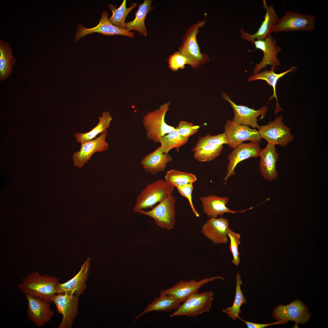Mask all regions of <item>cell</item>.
I'll return each instance as SVG.
<instances>
[{"label":"cell","mask_w":328,"mask_h":328,"mask_svg":"<svg viewBox=\"0 0 328 328\" xmlns=\"http://www.w3.org/2000/svg\"><path fill=\"white\" fill-rule=\"evenodd\" d=\"M59 279L54 276L41 275L38 272L31 273L24 278L18 286L25 295H29L49 301L57 294Z\"/></svg>","instance_id":"1"},{"label":"cell","mask_w":328,"mask_h":328,"mask_svg":"<svg viewBox=\"0 0 328 328\" xmlns=\"http://www.w3.org/2000/svg\"><path fill=\"white\" fill-rule=\"evenodd\" d=\"M174 188L165 179H159L148 184L136 198L133 212L152 207L172 194Z\"/></svg>","instance_id":"2"},{"label":"cell","mask_w":328,"mask_h":328,"mask_svg":"<svg viewBox=\"0 0 328 328\" xmlns=\"http://www.w3.org/2000/svg\"><path fill=\"white\" fill-rule=\"evenodd\" d=\"M206 21V19L199 21L189 28L179 48L178 51L188 59L190 66L193 68H197L210 60L207 54L200 52L196 39L199 28L204 26Z\"/></svg>","instance_id":"3"},{"label":"cell","mask_w":328,"mask_h":328,"mask_svg":"<svg viewBox=\"0 0 328 328\" xmlns=\"http://www.w3.org/2000/svg\"><path fill=\"white\" fill-rule=\"evenodd\" d=\"M170 102L161 105L159 108L150 112L143 116V124L148 139L155 143L159 142L163 136L175 129L165 122V118L169 110Z\"/></svg>","instance_id":"4"},{"label":"cell","mask_w":328,"mask_h":328,"mask_svg":"<svg viewBox=\"0 0 328 328\" xmlns=\"http://www.w3.org/2000/svg\"><path fill=\"white\" fill-rule=\"evenodd\" d=\"M214 299V294L211 291L195 292L188 297L169 316L195 317L209 312Z\"/></svg>","instance_id":"5"},{"label":"cell","mask_w":328,"mask_h":328,"mask_svg":"<svg viewBox=\"0 0 328 328\" xmlns=\"http://www.w3.org/2000/svg\"><path fill=\"white\" fill-rule=\"evenodd\" d=\"M176 202L172 194L152 210L148 211L142 210L138 213L151 217L156 224L162 228L170 230L176 224Z\"/></svg>","instance_id":"6"},{"label":"cell","mask_w":328,"mask_h":328,"mask_svg":"<svg viewBox=\"0 0 328 328\" xmlns=\"http://www.w3.org/2000/svg\"><path fill=\"white\" fill-rule=\"evenodd\" d=\"M316 17L294 11H287L279 19L274 32L294 31L311 32L315 29Z\"/></svg>","instance_id":"7"},{"label":"cell","mask_w":328,"mask_h":328,"mask_svg":"<svg viewBox=\"0 0 328 328\" xmlns=\"http://www.w3.org/2000/svg\"><path fill=\"white\" fill-rule=\"evenodd\" d=\"M290 131V128L283 122L282 116H280L261 126L258 132L261 138L265 139L268 143L285 146L294 139Z\"/></svg>","instance_id":"8"},{"label":"cell","mask_w":328,"mask_h":328,"mask_svg":"<svg viewBox=\"0 0 328 328\" xmlns=\"http://www.w3.org/2000/svg\"><path fill=\"white\" fill-rule=\"evenodd\" d=\"M78 296L68 293L57 294L50 299L56 305L58 312L62 316L59 328L71 327L78 313Z\"/></svg>","instance_id":"9"},{"label":"cell","mask_w":328,"mask_h":328,"mask_svg":"<svg viewBox=\"0 0 328 328\" xmlns=\"http://www.w3.org/2000/svg\"><path fill=\"white\" fill-rule=\"evenodd\" d=\"M272 316L277 320L292 321L304 325L310 319L311 314L306 305L296 299L288 305H278L274 309Z\"/></svg>","instance_id":"10"},{"label":"cell","mask_w":328,"mask_h":328,"mask_svg":"<svg viewBox=\"0 0 328 328\" xmlns=\"http://www.w3.org/2000/svg\"><path fill=\"white\" fill-rule=\"evenodd\" d=\"M260 142L251 141L247 143H242L233 149L227 158L228 162L224 177L225 183H226L230 177L235 174V169L240 162L251 157L259 156L262 149L259 145Z\"/></svg>","instance_id":"11"},{"label":"cell","mask_w":328,"mask_h":328,"mask_svg":"<svg viewBox=\"0 0 328 328\" xmlns=\"http://www.w3.org/2000/svg\"><path fill=\"white\" fill-rule=\"evenodd\" d=\"M222 97L230 103L232 108L234 115L232 121L234 123L241 125L251 126L254 128L259 129L261 126L257 123V118L261 116V119L265 116L267 111L266 106H261L258 110H255L247 106L236 104L231 99L229 96L225 93H222Z\"/></svg>","instance_id":"12"},{"label":"cell","mask_w":328,"mask_h":328,"mask_svg":"<svg viewBox=\"0 0 328 328\" xmlns=\"http://www.w3.org/2000/svg\"><path fill=\"white\" fill-rule=\"evenodd\" d=\"M276 43V39L272 36L264 40L254 41L253 44L255 49L261 50L263 53V56L261 62L255 64L253 70L254 74L259 73L261 70L269 65L274 70L277 66L281 65L277 55L282 51V49Z\"/></svg>","instance_id":"13"},{"label":"cell","mask_w":328,"mask_h":328,"mask_svg":"<svg viewBox=\"0 0 328 328\" xmlns=\"http://www.w3.org/2000/svg\"><path fill=\"white\" fill-rule=\"evenodd\" d=\"M108 13L104 11L101 13L99 23L91 28H86L82 25L78 26L74 41H77L89 34L97 32L102 35L112 36L114 35H122L130 38L134 37V34L126 29H123L113 25L108 18Z\"/></svg>","instance_id":"14"},{"label":"cell","mask_w":328,"mask_h":328,"mask_svg":"<svg viewBox=\"0 0 328 328\" xmlns=\"http://www.w3.org/2000/svg\"><path fill=\"white\" fill-rule=\"evenodd\" d=\"M224 129L228 141L227 145L233 149L246 141L261 140L258 131L251 128L249 126L236 124L230 120L226 121Z\"/></svg>","instance_id":"15"},{"label":"cell","mask_w":328,"mask_h":328,"mask_svg":"<svg viewBox=\"0 0 328 328\" xmlns=\"http://www.w3.org/2000/svg\"><path fill=\"white\" fill-rule=\"evenodd\" d=\"M263 5L265 11L264 19L257 31L253 34H251L242 28L240 30L242 39L252 44L255 40H264L272 36L279 19L273 6L268 5L265 0L263 1Z\"/></svg>","instance_id":"16"},{"label":"cell","mask_w":328,"mask_h":328,"mask_svg":"<svg viewBox=\"0 0 328 328\" xmlns=\"http://www.w3.org/2000/svg\"><path fill=\"white\" fill-rule=\"evenodd\" d=\"M107 134L106 130L95 138L80 143L79 150L73 155L74 166L82 168L95 153L107 151L108 149V145L106 140Z\"/></svg>","instance_id":"17"},{"label":"cell","mask_w":328,"mask_h":328,"mask_svg":"<svg viewBox=\"0 0 328 328\" xmlns=\"http://www.w3.org/2000/svg\"><path fill=\"white\" fill-rule=\"evenodd\" d=\"M28 302L27 315L36 326L40 327L50 321L53 315L50 301L29 295H25Z\"/></svg>","instance_id":"18"},{"label":"cell","mask_w":328,"mask_h":328,"mask_svg":"<svg viewBox=\"0 0 328 328\" xmlns=\"http://www.w3.org/2000/svg\"><path fill=\"white\" fill-rule=\"evenodd\" d=\"M218 279L224 281V278L220 276L203 278L199 281L194 279L187 281L181 280L173 286L161 291L159 293L160 296L171 295L180 299L183 303L190 296L198 291L202 286L209 282Z\"/></svg>","instance_id":"19"},{"label":"cell","mask_w":328,"mask_h":328,"mask_svg":"<svg viewBox=\"0 0 328 328\" xmlns=\"http://www.w3.org/2000/svg\"><path fill=\"white\" fill-rule=\"evenodd\" d=\"M228 220L222 217L209 218L202 227L203 234L214 244H227L229 228Z\"/></svg>","instance_id":"20"},{"label":"cell","mask_w":328,"mask_h":328,"mask_svg":"<svg viewBox=\"0 0 328 328\" xmlns=\"http://www.w3.org/2000/svg\"><path fill=\"white\" fill-rule=\"evenodd\" d=\"M229 200L228 197L220 196L214 195L200 198L203 212L209 218H217L219 216L222 217L225 213L235 214L237 213H244L246 210L252 208L250 207L240 211L231 210L226 206Z\"/></svg>","instance_id":"21"},{"label":"cell","mask_w":328,"mask_h":328,"mask_svg":"<svg viewBox=\"0 0 328 328\" xmlns=\"http://www.w3.org/2000/svg\"><path fill=\"white\" fill-rule=\"evenodd\" d=\"M90 260L88 258L81 266L78 272L67 282L59 283L58 293H68L77 296L81 295L86 287L85 284L90 268Z\"/></svg>","instance_id":"22"},{"label":"cell","mask_w":328,"mask_h":328,"mask_svg":"<svg viewBox=\"0 0 328 328\" xmlns=\"http://www.w3.org/2000/svg\"><path fill=\"white\" fill-rule=\"evenodd\" d=\"M275 146L268 143L266 147L261 149L259 156L260 157L259 170L263 177L268 181L276 179L278 176L276 165L278 159V154Z\"/></svg>","instance_id":"23"},{"label":"cell","mask_w":328,"mask_h":328,"mask_svg":"<svg viewBox=\"0 0 328 328\" xmlns=\"http://www.w3.org/2000/svg\"><path fill=\"white\" fill-rule=\"evenodd\" d=\"M172 159L170 155L163 153L159 147L153 152L145 156L141 160L140 164L146 172L155 175L164 171L168 163Z\"/></svg>","instance_id":"24"},{"label":"cell","mask_w":328,"mask_h":328,"mask_svg":"<svg viewBox=\"0 0 328 328\" xmlns=\"http://www.w3.org/2000/svg\"><path fill=\"white\" fill-rule=\"evenodd\" d=\"M297 67L293 65L286 71L279 73H276L274 72V70L271 68L269 70L265 69L261 72L254 74L250 76L248 79V81H252L257 80H262L265 81L268 84L272 86L273 89V94L268 99V101L272 98L275 97L276 100V104L275 110V115L283 110L279 105L278 101L276 94V86L277 83L280 78L283 77L286 74L291 72H293L297 69Z\"/></svg>","instance_id":"25"},{"label":"cell","mask_w":328,"mask_h":328,"mask_svg":"<svg viewBox=\"0 0 328 328\" xmlns=\"http://www.w3.org/2000/svg\"><path fill=\"white\" fill-rule=\"evenodd\" d=\"M182 301L175 297L169 295H163L155 298L137 316L133 322L147 313L153 311L168 312L176 309L181 305Z\"/></svg>","instance_id":"26"},{"label":"cell","mask_w":328,"mask_h":328,"mask_svg":"<svg viewBox=\"0 0 328 328\" xmlns=\"http://www.w3.org/2000/svg\"><path fill=\"white\" fill-rule=\"evenodd\" d=\"M152 1L151 0H145L142 4L138 5V9L135 13L134 19L126 23V29L129 31H136L143 36H147V30L145 21L148 13L155 9L151 5Z\"/></svg>","instance_id":"27"},{"label":"cell","mask_w":328,"mask_h":328,"mask_svg":"<svg viewBox=\"0 0 328 328\" xmlns=\"http://www.w3.org/2000/svg\"><path fill=\"white\" fill-rule=\"evenodd\" d=\"M112 118L109 112H103L102 116L99 118L98 123L91 130L86 133L77 132L75 135L77 142L81 143L96 138L99 134H102L109 128Z\"/></svg>","instance_id":"28"},{"label":"cell","mask_w":328,"mask_h":328,"mask_svg":"<svg viewBox=\"0 0 328 328\" xmlns=\"http://www.w3.org/2000/svg\"><path fill=\"white\" fill-rule=\"evenodd\" d=\"M242 281L239 273L236 276V292L234 301L232 305L222 310V312L228 317L233 320L239 319V314L241 313V308L242 306L246 303V299L244 296L241 288Z\"/></svg>","instance_id":"29"},{"label":"cell","mask_w":328,"mask_h":328,"mask_svg":"<svg viewBox=\"0 0 328 328\" xmlns=\"http://www.w3.org/2000/svg\"><path fill=\"white\" fill-rule=\"evenodd\" d=\"M15 59L12 54V50L9 44L0 40V79H5L12 72V68Z\"/></svg>","instance_id":"30"},{"label":"cell","mask_w":328,"mask_h":328,"mask_svg":"<svg viewBox=\"0 0 328 328\" xmlns=\"http://www.w3.org/2000/svg\"><path fill=\"white\" fill-rule=\"evenodd\" d=\"M188 141V139L182 136L175 128V129L160 138L159 142L161 145L159 148L163 153L168 154L173 148H175L177 151L178 152L179 149Z\"/></svg>","instance_id":"31"},{"label":"cell","mask_w":328,"mask_h":328,"mask_svg":"<svg viewBox=\"0 0 328 328\" xmlns=\"http://www.w3.org/2000/svg\"><path fill=\"white\" fill-rule=\"evenodd\" d=\"M197 179L194 174L175 169L168 171L165 176L164 179L169 185L177 188L179 186L193 183Z\"/></svg>","instance_id":"32"},{"label":"cell","mask_w":328,"mask_h":328,"mask_svg":"<svg viewBox=\"0 0 328 328\" xmlns=\"http://www.w3.org/2000/svg\"><path fill=\"white\" fill-rule=\"evenodd\" d=\"M126 0H124L120 6L117 8L115 5L111 4L108 5L112 12V15L109 19L110 22L114 26L120 28L126 29L125 19L130 12L137 6L134 3L129 8L126 7Z\"/></svg>","instance_id":"33"},{"label":"cell","mask_w":328,"mask_h":328,"mask_svg":"<svg viewBox=\"0 0 328 328\" xmlns=\"http://www.w3.org/2000/svg\"><path fill=\"white\" fill-rule=\"evenodd\" d=\"M223 148L222 144L206 145L194 152V157L200 162L210 161L219 156Z\"/></svg>","instance_id":"34"},{"label":"cell","mask_w":328,"mask_h":328,"mask_svg":"<svg viewBox=\"0 0 328 328\" xmlns=\"http://www.w3.org/2000/svg\"><path fill=\"white\" fill-rule=\"evenodd\" d=\"M228 143V139L224 132L216 135H207L198 138L195 146L192 149V152H194L206 145L227 144Z\"/></svg>","instance_id":"35"},{"label":"cell","mask_w":328,"mask_h":328,"mask_svg":"<svg viewBox=\"0 0 328 328\" xmlns=\"http://www.w3.org/2000/svg\"><path fill=\"white\" fill-rule=\"evenodd\" d=\"M227 236L230 238L229 248L233 256L232 262L236 265H238L240 262V253L238 247L241 244V236L239 234L235 233L230 228L228 230Z\"/></svg>","instance_id":"36"},{"label":"cell","mask_w":328,"mask_h":328,"mask_svg":"<svg viewBox=\"0 0 328 328\" xmlns=\"http://www.w3.org/2000/svg\"><path fill=\"white\" fill-rule=\"evenodd\" d=\"M169 67L172 70L175 71L179 69H184L186 65L190 66V62L185 56L179 52H176L170 56L167 60Z\"/></svg>","instance_id":"37"},{"label":"cell","mask_w":328,"mask_h":328,"mask_svg":"<svg viewBox=\"0 0 328 328\" xmlns=\"http://www.w3.org/2000/svg\"><path fill=\"white\" fill-rule=\"evenodd\" d=\"M199 128V126L195 125L192 123L181 121L176 128L182 136L188 139L190 137L197 132Z\"/></svg>","instance_id":"38"},{"label":"cell","mask_w":328,"mask_h":328,"mask_svg":"<svg viewBox=\"0 0 328 328\" xmlns=\"http://www.w3.org/2000/svg\"><path fill=\"white\" fill-rule=\"evenodd\" d=\"M193 183H189L185 185L179 186L176 188L178 192L181 195L186 198L188 201L192 212L197 217L200 215L195 209L192 200V194L193 189Z\"/></svg>","instance_id":"39"},{"label":"cell","mask_w":328,"mask_h":328,"mask_svg":"<svg viewBox=\"0 0 328 328\" xmlns=\"http://www.w3.org/2000/svg\"><path fill=\"white\" fill-rule=\"evenodd\" d=\"M239 319L242 320L246 324L248 328H264L273 325L280 324H285L288 322V321L284 320H277V322L273 323L261 324L246 321L242 319L240 317Z\"/></svg>","instance_id":"40"}]
</instances>
